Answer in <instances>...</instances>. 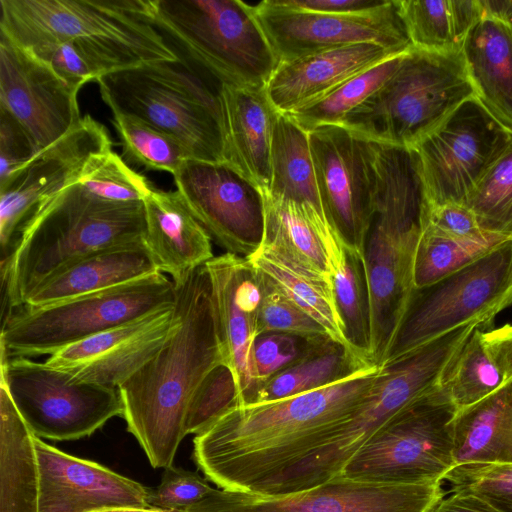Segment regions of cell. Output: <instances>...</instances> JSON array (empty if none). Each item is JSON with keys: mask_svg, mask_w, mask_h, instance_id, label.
<instances>
[{"mask_svg": "<svg viewBox=\"0 0 512 512\" xmlns=\"http://www.w3.org/2000/svg\"><path fill=\"white\" fill-rule=\"evenodd\" d=\"M380 366L322 389L236 405L193 440V460L219 489L257 494L320 446L361 405Z\"/></svg>", "mask_w": 512, "mask_h": 512, "instance_id": "obj_1", "label": "cell"}, {"mask_svg": "<svg viewBox=\"0 0 512 512\" xmlns=\"http://www.w3.org/2000/svg\"><path fill=\"white\" fill-rule=\"evenodd\" d=\"M175 286L179 325L158 353L117 388L127 430L153 468L173 465L195 390L225 364L205 264Z\"/></svg>", "mask_w": 512, "mask_h": 512, "instance_id": "obj_2", "label": "cell"}, {"mask_svg": "<svg viewBox=\"0 0 512 512\" xmlns=\"http://www.w3.org/2000/svg\"><path fill=\"white\" fill-rule=\"evenodd\" d=\"M429 208L413 148L377 143L376 188L364 242L371 313L370 360L382 366L414 291V260Z\"/></svg>", "mask_w": 512, "mask_h": 512, "instance_id": "obj_3", "label": "cell"}, {"mask_svg": "<svg viewBox=\"0 0 512 512\" xmlns=\"http://www.w3.org/2000/svg\"><path fill=\"white\" fill-rule=\"evenodd\" d=\"M144 202H113L77 181L42 200L21 227L13 251L2 262L10 310L68 263L95 251L144 242Z\"/></svg>", "mask_w": 512, "mask_h": 512, "instance_id": "obj_4", "label": "cell"}, {"mask_svg": "<svg viewBox=\"0 0 512 512\" xmlns=\"http://www.w3.org/2000/svg\"><path fill=\"white\" fill-rule=\"evenodd\" d=\"M0 33L28 50L70 42L105 75L181 59L153 24L151 0H0Z\"/></svg>", "mask_w": 512, "mask_h": 512, "instance_id": "obj_5", "label": "cell"}, {"mask_svg": "<svg viewBox=\"0 0 512 512\" xmlns=\"http://www.w3.org/2000/svg\"><path fill=\"white\" fill-rule=\"evenodd\" d=\"M476 326H460L380 366L367 396L354 413L320 446L267 482L256 495L289 494L341 474L348 461L386 422L441 385Z\"/></svg>", "mask_w": 512, "mask_h": 512, "instance_id": "obj_6", "label": "cell"}, {"mask_svg": "<svg viewBox=\"0 0 512 512\" xmlns=\"http://www.w3.org/2000/svg\"><path fill=\"white\" fill-rule=\"evenodd\" d=\"M97 83L112 112L135 116L172 136L191 159L225 161L219 81L205 80L180 59L115 71Z\"/></svg>", "mask_w": 512, "mask_h": 512, "instance_id": "obj_7", "label": "cell"}, {"mask_svg": "<svg viewBox=\"0 0 512 512\" xmlns=\"http://www.w3.org/2000/svg\"><path fill=\"white\" fill-rule=\"evenodd\" d=\"M474 97L462 50L411 47L393 74L339 125L376 143L412 148Z\"/></svg>", "mask_w": 512, "mask_h": 512, "instance_id": "obj_8", "label": "cell"}, {"mask_svg": "<svg viewBox=\"0 0 512 512\" xmlns=\"http://www.w3.org/2000/svg\"><path fill=\"white\" fill-rule=\"evenodd\" d=\"M153 24L222 84L266 87L279 65L251 5L151 0Z\"/></svg>", "mask_w": 512, "mask_h": 512, "instance_id": "obj_9", "label": "cell"}, {"mask_svg": "<svg viewBox=\"0 0 512 512\" xmlns=\"http://www.w3.org/2000/svg\"><path fill=\"white\" fill-rule=\"evenodd\" d=\"M176 286L161 272L44 307L12 309L3 320L1 356L55 352L158 309L176 305Z\"/></svg>", "mask_w": 512, "mask_h": 512, "instance_id": "obj_10", "label": "cell"}, {"mask_svg": "<svg viewBox=\"0 0 512 512\" xmlns=\"http://www.w3.org/2000/svg\"><path fill=\"white\" fill-rule=\"evenodd\" d=\"M511 304L512 238L444 278L414 289L384 364L463 325L487 330Z\"/></svg>", "mask_w": 512, "mask_h": 512, "instance_id": "obj_11", "label": "cell"}, {"mask_svg": "<svg viewBox=\"0 0 512 512\" xmlns=\"http://www.w3.org/2000/svg\"><path fill=\"white\" fill-rule=\"evenodd\" d=\"M457 408L439 386L386 422L348 461L341 474L385 484L442 482L455 466Z\"/></svg>", "mask_w": 512, "mask_h": 512, "instance_id": "obj_12", "label": "cell"}, {"mask_svg": "<svg viewBox=\"0 0 512 512\" xmlns=\"http://www.w3.org/2000/svg\"><path fill=\"white\" fill-rule=\"evenodd\" d=\"M1 381L28 428L41 439L79 440L113 417H123L116 388L74 381L31 358L1 356Z\"/></svg>", "mask_w": 512, "mask_h": 512, "instance_id": "obj_13", "label": "cell"}, {"mask_svg": "<svg viewBox=\"0 0 512 512\" xmlns=\"http://www.w3.org/2000/svg\"><path fill=\"white\" fill-rule=\"evenodd\" d=\"M511 132L477 98L463 102L412 148L430 207L463 204L507 148Z\"/></svg>", "mask_w": 512, "mask_h": 512, "instance_id": "obj_14", "label": "cell"}, {"mask_svg": "<svg viewBox=\"0 0 512 512\" xmlns=\"http://www.w3.org/2000/svg\"><path fill=\"white\" fill-rule=\"evenodd\" d=\"M324 215L341 240L363 255L376 188L377 143L342 125L309 132Z\"/></svg>", "mask_w": 512, "mask_h": 512, "instance_id": "obj_15", "label": "cell"}, {"mask_svg": "<svg viewBox=\"0 0 512 512\" xmlns=\"http://www.w3.org/2000/svg\"><path fill=\"white\" fill-rule=\"evenodd\" d=\"M278 62L357 43H375L397 53L412 46L399 0L354 14L305 11L265 0L251 5Z\"/></svg>", "mask_w": 512, "mask_h": 512, "instance_id": "obj_16", "label": "cell"}, {"mask_svg": "<svg viewBox=\"0 0 512 512\" xmlns=\"http://www.w3.org/2000/svg\"><path fill=\"white\" fill-rule=\"evenodd\" d=\"M443 497L441 482L385 484L338 474L309 489L283 495L215 488L185 512H428Z\"/></svg>", "mask_w": 512, "mask_h": 512, "instance_id": "obj_17", "label": "cell"}, {"mask_svg": "<svg viewBox=\"0 0 512 512\" xmlns=\"http://www.w3.org/2000/svg\"><path fill=\"white\" fill-rule=\"evenodd\" d=\"M189 211L227 253L249 257L264 236L263 191L227 162L185 160L173 175Z\"/></svg>", "mask_w": 512, "mask_h": 512, "instance_id": "obj_18", "label": "cell"}, {"mask_svg": "<svg viewBox=\"0 0 512 512\" xmlns=\"http://www.w3.org/2000/svg\"><path fill=\"white\" fill-rule=\"evenodd\" d=\"M79 90L0 33V109L24 127L39 151L57 142L82 119Z\"/></svg>", "mask_w": 512, "mask_h": 512, "instance_id": "obj_19", "label": "cell"}, {"mask_svg": "<svg viewBox=\"0 0 512 512\" xmlns=\"http://www.w3.org/2000/svg\"><path fill=\"white\" fill-rule=\"evenodd\" d=\"M111 150L106 127L85 115L69 133L39 151L13 179L0 187V241L6 259L13 251L16 235L36 206L76 182L93 156Z\"/></svg>", "mask_w": 512, "mask_h": 512, "instance_id": "obj_20", "label": "cell"}, {"mask_svg": "<svg viewBox=\"0 0 512 512\" xmlns=\"http://www.w3.org/2000/svg\"><path fill=\"white\" fill-rule=\"evenodd\" d=\"M205 268L223 359L235 380L238 405L249 404L256 391L251 349L260 334L263 277L247 257L227 252Z\"/></svg>", "mask_w": 512, "mask_h": 512, "instance_id": "obj_21", "label": "cell"}, {"mask_svg": "<svg viewBox=\"0 0 512 512\" xmlns=\"http://www.w3.org/2000/svg\"><path fill=\"white\" fill-rule=\"evenodd\" d=\"M179 321L176 305L158 309L69 345L44 363L74 381L117 389L158 353Z\"/></svg>", "mask_w": 512, "mask_h": 512, "instance_id": "obj_22", "label": "cell"}, {"mask_svg": "<svg viewBox=\"0 0 512 512\" xmlns=\"http://www.w3.org/2000/svg\"><path fill=\"white\" fill-rule=\"evenodd\" d=\"M39 476L38 512L147 509L148 488L91 460L34 437Z\"/></svg>", "mask_w": 512, "mask_h": 512, "instance_id": "obj_23", "label": "cell"}, {"mask_svg": "<svg viewBox=\"0 0 512 512\" xmlns=\"http://www.w3.org/2000/svg\"><path fill=\"white\" fill-rule=\"evenodd\" d=\"M402 53L375 43H357L279 63L266 84L279 113L293 112L325 95L344 81Z\"/></svg>", "mask_w": 512, "mask_h": 512, "instance_id": "obj_24", "label": "cell"}, {"mask_svg": "<svg viewBox=\"0 0 512 512\" xmlns=\"http://www.w3.org/2000/svg\"><path fill=\"white\" fill-rule=\"evenodd\" d=\"M143 202L145 245L157 270L168 274L175 285L214 257L211 237L177 190L153 187Z\"/></svg>", "mask_w": 512, "mask_h": 512, "instance_id": "obj_25", "label": "cell"}, {"mask_svg": "<svg viewBox=\"0 0 512 512\" xmlns=\"http://www.w3.org/2000/svg\"><path fill=\"white\" fill-rule=\"evenodd\" d=\"M224 162L263 192L271 185V141L279 112L265 87L222 84Z\"/></svg>", "mask_w": 512, "mask_h": 512, "instance_id": "obj_26", "label": "cell"}, {"mask_svg": "<svg viewBox=\"0 0 512 512\" xmlns=\"http://www.w3.org/2000/svg\"><path fill=\"white\" fill-rule=\"evenodd\" d=\"M159 272L145 242L117 245L76 259L44 280L23 306L44 307Z\"/></svg>", "mask_w": 512, "mask_h": 512, "instance_id": "obj_27", "label": "cell"}, {"mask_svg": "<svg viewBox=\"0 0 512 512\" xmlns=\"http://www.w3.org/2000/svg\"><path fill=\"white\" fill-rule=\"evenodd\" d=\"M462 52L477 98L512 133V27L483 18Z\"/></svg>", "mask_w": 512, "mask_h": 512, "instance_id": "obj_28", "label": "cell"}, {"mask_svg": "<svg viewBox=\"0 0 512 512\" xmlns=\"http://www.w3.org/2000/svg\"><path fill=\"white\" fill-rule=\"evenodd\" d=\"M263 194L265 225L261 246L331 279L325 244L335 230L325 215L310 204Z\"/></svg>", "mask_w": 512, "mask_h": 512, "instance_id": "obj_29", "label": "cell"}, {"mask_svg": "<svg viewBox=\"0 0 512 512\" xmlns=\"http://www.w3.org/2000/svg\"><path fill=\"white\" fill-rule=\"evenodd\" d=\"M453 457L461 464H512V378L481 401L457 411Z\"/></svg>", "mask_w": 512, "mask_h": 512, "instance_id": "obj_30", "label": "cell"}, {"mask_svg": "<svg viewBox=\"0 0 512 512\" xmlns=\"http://www.w3.org/2000/svg\"><path fill=\"white\" fill-rule=\"evenodd\" d=\"M35 435L0 381V512H38Z\"/></svg>", "mask_w": 512, "mask_h": 512, "instance_id": "obj_31", "label": "cell"}, {"mask_svg": "<svg viewBox=\"0 0 512 512\" xmlns=\"http://www.w3.org/2000/svg\"><path fill=\"white\" fill-rule=\"evenodd\" d=\"M325 247L332 292L345 338L359 358L373 364L370 360V297L363 255L349 248L336 231L327 239Z\"/></svg>", "mask_w": 512, "mask_h": 512, "instance_id": "obj_32", "label": "cell"}, {"mask_svg": "<svg viewBox=\"0 0 512 512\" xmlns=\"http://www.w3.org/2000/svg\"><path fill=\"white\" fill-rule=\"evenodd\" d=\"M247 258L278 291L317 321L333 341L351 350L334 301L331 279L311 272L267 247L261 246Z\"/></svg>", "mask_w": 512, "mask_h": 512, "instance_id": "obj_33", "label": "cell"}, {"mask_svg": "<svg viewBox=\"0 0 512 512\" xmlns=\"http://www.w3.org/2000/svg\"><path fill=\"white\" fill-rule=\"evenodd\" d=\"M372 365L340 343L327 339L263 383L249 404L319 390Z\"/></svg>", "mask_w": 512, "mask_h": 512, "instance_id": "obj_34", "label": "cell"}, {"mask_svg": "<svg viewBox=\"0 0 512 512\" xmlns=\"http://www.w3.org/2000/svg\"><path fill=\"white\" fill-rule=\"evenodd\" d=\"M413 47L462 50L470 30L482 19L478 0H399Z\"/></svg>", "mask_w": 512, "mask_h": 512, "instance_id": "obj_35", "label": "cell"}, {"mask_svg": "<svg viewBox=\"0 0 512 512\" xmlns=\"http://www.w3.org/2000/svg\"><path fill=\"white\" fill-rule=\"evenodd\" d=\"M271 196L306 203L324 214L317 188L309 133L279 113L271 141Z\"/></svg>", "mask_w": 512, "mask_h": 512, "instance_id": "obj_36", "label": "cell"}, {"mask_svg": "<svg viewBox=\"0 0 512 512\" xmlns=\"http://www.w3.org/2000/svg\"><path fill=\"white\" fill-rule=\"evenodd\" d=\"M404 53L356 74L325 95L286 115L308 133L323 125L341 124L351 111L393 74Z\"/></svg>", "mask_w": 512, "mask_h": 512, "instance_id": "obj_37", "label": "cell"}, {"mask_svg": "<svg viewBox=\"0 0 512 512\" xmlns=\"http://www.w3.org/2000/svg\"><path fill=\"white\" fill-rule=\"evenodd\" d=\"M483 331L487 330L474 329L440 385L457 411L481 401L505 383L483 343Z\"/></svg>", "mask_w": 512, "mask_h": 512, "instance_id": "obj_38", "label": "cell"}, {"mask_svg": "<svg viewBox=\"0 0 512 512\" xmlns=\"http://www.w3.org/2000/svg\"><path fill=\"white\" fill-rule=\"evenodd\" d=\"M506 239L499 235L459 239L422 228L414 260V289L428 286L461 269Z\"/></svg>", "mask_w": 512, "mask_h": 512, "instance_id": "obj_39", "label": "cell"}, {"mask_svg": "<svg viewBox=\"0 0 512 512\" xmlns=\"http://www.w3.org/2000/svg\"><path fill=\"white\" fill-rule=\"evenodd\" d=\"M112 113L123 154L130 162L174 175L185 160L191 159L185 147L172 136L135 116Z\"/></svg>", "mask_w": 512, "mask_h": 512, "instance_id": "obj_40", "label": "cell"}, {"mask_svg": "<svg viewBox=\"0 0 512 512\" xmlns=\"http://www.w3.org/2000/svg\"><path fill=\"white\" fill-rule=\"evenodd\" d=\"M463 204L473 212L484 232L512 238V134L505 151Z\"/></svg>", "mask_w": 512, "mask_h": 512, "instance_id": "obj_41", "label": "cell"}, {"mask_svg": "<svg viewBox=\"0 0 512 512\" xmlns=\"http://www.w3.org/2000/svg\"><path fill=\"white\" fill-rule=\"evenodd\" d=\"M77 182L93 195L113 202H143L154 187L112 150L93 156Z\"/></svg>", "mask_w": 512, "mask_h": 512, "instance_id": "obj_42", "label": "cell"}, {"mask_svg": "<svg viewBox=\"0 0 512 512\" xmlns=\"http://www.w3.org/2000/svg\"><path fill=\"white\" fill-rule=\"evenodd\" d=\"M444 480L452 493L472 495L499 512H512V464L455 465Z\"/></svg>", "mask_w": 512, "mask_h": 512, "instance_id": "obj_43", "label": "cell"}, {"mask_svg": "<svg viewBox=\"0 0 512 512\" xmlns=\"http://www.w3.org/2000/svg\"><path fill=\"white\" fill-rule=\"evenodd\" d=\"M238 405V394L231 370L215 367L195 390L186 413V435L206 431L221 415Z\"/></svg>", "mask_w": 512, "mask_h": 512, "instance_id": "obj_44", "label": "cell"}, {"mask_svg": "<svg viewBox=\"0 0 512 512\" xmlns=\"http://www.w3.org/2000/svg\"><path fill=\"white\" fill-rule=\"evenodd\" d=\"M262 277L263 298L259 318L260 334L285 333L315 342L331 339L317 321L278 291L263 274Z\"/></svg>", "mask_w": 512, "mask_h": 512, "instance_id": "obj_45", "label": "cell"}, {"mask_svg": "<svg viewBox=\"0 0 512 512\" xmlns=\"http://www.w3.org/2000/svg\"><path fill=\"white\" fill-rule=\"evenodd\" d=\"M322 341H310L285 333L259 334L255 338L251 349V362L256 382V391L263 383L300 360L316 344Z\"/></svg>", "mask_w": 512, "mask_h": 512, "instance_id": "obj_46", "label": "cell"}, {"mask_svg": "<svg viewBox=\"0 0 512 512\" xmlns=\"http://www.w3.org/2000/svg\"><path fill=\"white\" fill-rule=\"evenodd\" d=\"M214 489L198 473L171 465L164 468L160 484L148 488L147 502L150 508L185 512Z\"/></svg>", "mask_w": 512, "mask_h": 512, "instance_id": "obj_47", "label": "cell"}, {"mask_svg": "<svg viewBox=\"0 0 512 512\" xmlns=\"http://www.w3.org/2000/svg\"><path fill=\"white\" fill-rule=\"evenodd\" d=\"M38 152L24 127L0 109V187L13 179Z\"/></svg>", "mask_w": 512, "mask_h": 512, "instance_id": "obj_48", "label": "cell"}, {"mask_svg": "<svg viewBox=\"0 0 512 512\" xmlns=\"http://www.w3.org/2000/svg\"><path fill=\"white\" fill-rule=\"evenodd\" d=\"M422 228L459 239H480L495 235L484 232L473 212L464 204L458 203L429 206Z\"/></svg>", "mask_w": 512, "mask_h": 512, "instance_id": "obj_49", "label": "cell"}, {"mask_svg": "<svg viewBox=\"0 0 512 512\" xmlns=\"http://www.w3.org/2000/svg\"><path fill=\"white\" fill-rule=\"evenodd\" d=\"M282 5L328 14H354L375 10L388 0H278Z\"/></svg>", "mask_w": 512, "mask_h": 512, "instance_id": "obj_50", "label": "cell"}, {"mask_svg": "<svg viewBox=\"0 0 512 512\" xmlns=\"http://www.w3.org/2000/svg\"><path fill=\"white\" fill-rule=\"evenodd\" d=\"M483 343L504 381L512 378V324L483 331Z\"/></svg>", "mask_w": 512, "mask_h": 512, "instance_id": "obj_51", "label": "cell"}, {"mask_svg": "<svg viewBox=\"0 0 512 512\" xmlns=\"http://www.w3.org/2000/svg\"><path fill=\"white\" fill-rule=\"evenodd\" d=\"M428 512H499L483 500L468 494L452 493L442 498Z\"/></svg>", "mask_w": 512, "mask_h": 512, "instance_id": "obj_52", "label": "cell"}, {"mask_svg": "<svg viewBox=\"0 0 512 512\" xmlns=\"http://www.w3.org/2000/svg\"><path fill=\"white\" fill-rule=\"evenodd\" d=\"M482 19L491 18L512 27V0H478Z\"/></svg>", "mask_w": 512, "mask_h": 512, "instance_id": "obj_53", "label": "cell"}, {"mask_svg": "<svg viewBox=\"0 0 512 512\" xmlns=\"http://www.w3.org/2000/svg\"><path fill=\"white\" fill-rule=\"evenodd\" d=\"M105 512H170V511L157 509V508H147V509H120V510H112V511H105Z\"/></svg>", "mask_w": 512, "mask_h": 512, "instance_id": "obj_54", "label": "cell"}]
</instances>
